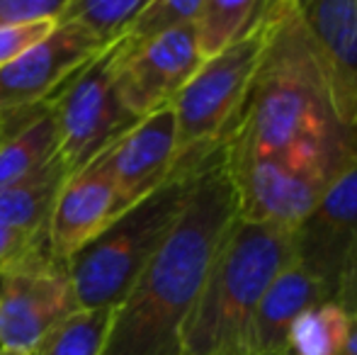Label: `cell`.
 <instances>
[{"label": "cell", "mask_w": 357, "mask_h": 355, "mask_svg": "<svg viewBox=\"0 0 357 355\" xmlns=\"http://www.w3.org/2000/svg\"><path fill=\"white\" fill-rule=\"evenodd\" d=\"M234 222L236 202L219 146L199 171L170 236L112 309L102 355H180L190 314Z\"/></svg>", "instance_id": "6da1fadb"}, {"label": "cell", "mask_w": 357, "mask_h": 355, "mask_svg": "<svg viewBox=\"0 0 357 355\" xmlns=\"http://www.w3.org/2000/svg\"><path fill=\"white\" fill-rule=\"evenodd\" d=\"M296 146L348 158L357 151V132L335 119L299 3L273 0L263 61L221 151L229 158H253Z\"/></svg>", "instance_id": "7a4b0ae2"}, {"label": "cell", "mask_w": 357, "mask_h": 355, "mask_svg": "<svg viewBox=\"0 0 357 355\" xmlns=\"http://www.w3.org/2000/svg\"><path fill=\"white\" fill-rule=\"evenodd\" d=\"M294 258V229L236 217L185 326L180 355H245L255 307Z\"/></svg>", "instance_id": "3957f363"}, {"label": "cell", "mask_w": 357, "mask_h": 355, "mask_svg": "<svg viewBox=\"0 0 357 355\" xmlns=\"http://www.w3.org/2000/svg\"><path fill=\"white\" fill-rule=\"evenodd\" d=\"M216 149L180 156L153 192L114 217L71 258L68 273L80 309H114L127 297L178 224L195 180Z\"/></svg>", "instance_id": "277c9868"}, {"label": "cell", "mask_w": 357, "mask_h": 355, "mask_svg": "<svg viewBox=\"0 0 357 355\" xmlns=\"http://www.w3.org/2000/svg\"><path fill=\"white\" fill-rule=\"evenodd\" d=\"M270 13L273 0H268L265 13L245 37L199 63L192 78L173 98L178 158L221 146L234 127L268 47Z\"/></svg>", "instance_id": "5b68a950"}, {"label": "cell", "mask_w": 357, "mask_h": 355, "mask_svg": "<svg viewBox=\"0 0 357 355\" xmlns=\"http://www.w3.org/2000/svg\"><path fill=\"white\" fill-rule=\"evenodd\" d=\"M224 158L236 202V217L253 224L296 229L348 158L324 149L296 146L253 158Z\"/></svg>", "instance_id": "8992f818"}, {"label": "cell", "mask_w": 357, "mask_h": 355, "mask_svg": "<svg viewBox=\"0 0 357 355\" xmlns=\"http://www.w3.org/2000/svg\"><path fill=\"white\" fill-rule=\"evenodd\" d=\"M119 42L105 47L52 98L59 127V153L68 176L122 139L139 122L117 93Z\"/></svg>", "instance_id": "52a82bcc"}, {"label": "cell", "mask_w": 357, "mask_h": 355, "mask_svg": "<svg viewBox=\"0 0 357 355\" xmlns=\"http://www.w3.org/2000/svg\"><path fill=\"white\" fill-rule=\"evenodd\" d=\"M78 309L68 266L52 256L44 239L0 278V351L32 355Z\"/></svg>", "instance_id": "ba28073f"}, {"label": "cell", "mask_w": 357, "mask_h": 355, "mask_svg": "<svg viewBox=\"0 0 357 355\" xmlns=\"http://www.w3.org/2000/svg\"><path fill=\"white\" fill-rule=\"evenodd\" d=\"M294 261L331 299L357 261V151L340 166L311 214L294 229Z\"/></svg>", "instance_id": "9c48e42d"}, {"label": "cell", "mask_w": 357, "mask_h": 355, "mask_svg": "<svg viewBox=\"0 0 357 355\" xmlns=\"http://www.w3.org/2000/svg\"><path fill=\"white\" fill-rule=\"evenodd\" d=\"M102 49L78 24L56 22L42 42L0 68V119L49 103Z\"/></svg>", "instance_id": "30bf717a"}, {"label": "cell", "mask_w": 357, "mask_h": 355, "mask_svg": "<svg viewBox=\"0 0 357 355\" xmlns=\"http://www.w3.org/2000/svg\"><path fill=\"white\" fill-rule=\"evenodd\" d=\"M199 63L202 59L197 52L192 22L137 49H129L124 39H119V100L129 114L142 119L173 103Z\"/></svg>", "instance_id": "8fae6325"}, {"label": "cell", "mask_w": 357, "mask_h": 355, "mask_svg": "<svg viewBox=\"0 0 357 355\" xmlns=\"http://www.w3.org/2000/svg\"><path fill=\"white\" fill-rule=\"evenodd\" d=\"M296 3L335 119L357 132V0Z\"/></svg>", "instance_id": "7c38bea8"}, {"label": "cell", "mask_w": 357, "mask_h": 355, "mask_svg": "<svg viewBox=\"0 0 357 355\" xmlns=\"http://www.w3.org/2000/svg\"><path fill=\"white\" fill-rule=\"evenodd\" d=\"M109 149L66 178L54 207L47 243L52 256L66 266L85 243L93 241L114 217L124 212L109 171Z\"/></svg>", "instance_id": "4fadbf2b"}, {"label": "cell", "mask_w": 357, "mask_h": 355, "mask_svg": "<svg viewBox=\"0 0 357 355\" xmlns=\"http://www.w3.org/2000/svg\"><path fill=\"white\" fill-rule=\"evenodd\" d=\"M178 161L173 105L139 119L109 149V171L124 209L153 192Z\"/></svg>", "instance_id": "5bb4252c"}, {"label": "cell", "mask_w": 357, "mask_h": 355, "mask_svg": "<svg viewBox=\"0 0 357 355\" xmlns=\"http://www.w3.org/2000/svg\"><path fill=\"white\" fill-rule=\"evenodd\" d=\"M331 299L319 280L291 258L270 282L255 307L248 328L245 355H287L291 324L301 312Z\"/></svg>", "instance_id": "9a60e30c"}, {"label": "cell", "mask_w": 357, "mask_h": 355, "mask_svg": "<svg viewBox=\"0 0 357 355\" xmlns=\"http://www.w3.org/2000/svg\"><path fill=\"white\" fill-rule=\"evenodd\" d=\"M68 178L61 153L17 183L0 190V227L47 236L54 207Z\"/></svg>", "instance_id": "2e32d148"}, {"label": "cell", "mask_w": 357, "mask_h": 355, "mask_svg": "<svg viewBox=\"0 0 357 355\" xmlns=\"http://www.w3.org/2000/svg\"><path fill=\"white\" fill-rule=\"evenodd\" d=\"M0 144V190L39 171L59 153V127L52 100L44 103L20 127L3 132Z\"/></svg>", "instance_id": "e0dca14e"}, {"label": "cell", "mask_w": 357, "mask_h": 355, "mask_svg": "<svg viewBox=\"0 0 357 355\" xmlns=\"http://www.w3.org/2000/svg\"><path fill=\"white\" fill-rule=\"evenodd\" d=\"M265 5L268 0H202L192 20L199 59L207 61L245 37L265 13Z\"/></svg>", "instance_id": "ac0fdd59"}, {"label": "cell", "mask_w": 357, "mask_h": 355, "mask_svg": "<svg viewBox=\"0 0 357 355\" xmlns=\"http://www.w3.org/2000/svg\"><path fill=\"white\" fill-rule=\"evenodd\" d=\"M350 317L335 299H326L296 317L287 355H340L348 341Z\"/></svg>", "instance_id": "d6986e66"}, {"label": "cell", "mask_w": 357, "mask_h": 355, "mask_svg": "<svg viewBox=\"0 0 357 355\" xmlns=\"http://www.w3.org/2000/svg\"><path fill=\"white\" fill-rule=\"evenodd\" d=\"M146 0H68L56 22H73L90 34L100 47L127 37Z\"/></svg>", "instance_id": "ffe728a7"}, {"label": "cell", "mask_w": 357, "mask_h": 355, "mask_svg": "<svg viewBox=\"0 0 357 355\" xmlns=\"http://www.w3.org/2000/svg\"><path fill=\"white\" fill-rule=\"evenodd\" d=\"M112 309H78L61 322L32 355H102Z\"/></svg>", "instance_id": "44dd1931"}, {"label": "cell", "mask_w": 357, "mask_h": 355, "mask_svg": "<svg viewBox=\"0 0 357 355\" xmlns=\"http://www.w3.org/2000/svg\"><path fill=\"white\" fill-rule=\"evenodd\" d=\"M199 3L202 0H146L142 13L137 15L124 37V44L129 49H137L183 24H190L197 17Z\"/></svg>", "instance_id": "7402d4cb"}, {"label": "cell", "mask_w": 357, "mask_h": 355, "mask_svg": "<svg viewBox=\"0 0 357 355\" xmlns=\"http://www.w3.org/2000/svg\"><path fill=\"white\" fill-rule=\"evenodd\" d=\"M68 0H0V29L56 22Z\"/></svg>", "instance_id": "603a6c76"}, {"label": "cell", "mask_w": 357, "mask_h": 355, "mask_svg": "<svg viewBox=\"0 0 357 355\" xmlns=\"http://www.w3.org/2000/svg\"><path fill=\"white\" fill-rule=\"evenodd\" d=\"M54 24L56 22H37V24H27V27L0 29V68L13 63L17 56H22L37 42H42L54 29Z\"/></svg>", "instance_id": "cb8c5ba5"}, {"label": "cell", "mask_w": 357, "mask_h": 355, "mask_svg": "<svg viewBox=\"0 0 357 355\" xmlns=\"http://www.w3.org/2000/svg\"><path fill=\"white\" fill-rule=\"evenodd\" d=\"M47 236H32V234L15 232V229L0 227V278L10 273L37 243H42Z\"/></svg>", "instance_id": "d4e9b609"}, {"label": "cell", "mask_w": 357, "mask_h": 355, "mask_svg": "<svg viewBox=\"0 0 357 355\" xmlns=\"http://www.w3.org/2000/svg\"><path fill=\"white\" fill-rule=\"evenodd\" d=\"M333 299L348 314H357V261L350 266L348 273L343 275V280H340V285H338V292H335Z\"/></svg>", "instance_id": "484cf974"}, {"label": "cell", "mask_w": 357, "mask_h": 355, "mask_svg": "<svg viewBox=\"0 0 357 355\" xmlns=\"http://www.w3.org/2000/svg\"><path fill=\"white\" fill-rule=\"evenodd\" d=\"M350 317V328H348V341L340 355H357V314H348Z\"/></svg>", "instance_id": "4316f807"}, {"label": "cell", "mask_w": 357, "mask_h": 355, "mask_svg": "<svg viewBox=\"0 0 357 355\" xmlns=\"http://www.w3.org/2000/svg\"><path fill=\"white\" fill-rule=\"evenodd\" d=\"M0 355H27V353H15V351H0Z\"/></svg>", "instance_id": "83f0119b"}, {"label": "cell", "mask_w": 357, "mask_h": 355, "mask_svg": "<svg viewBox=\"0 0 357 355\" xmlns=\"http://www.w3.org/2000/svg\"><path fill=\"white\" fill-rule=\"evenodd\" d=\"M3 139H5V134H3V127H0V144H3Z\"/></svg>", "instance_id": "f1b7e54d"}]
</instances>
